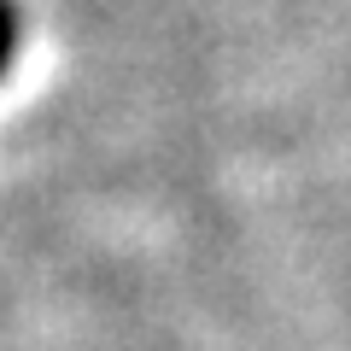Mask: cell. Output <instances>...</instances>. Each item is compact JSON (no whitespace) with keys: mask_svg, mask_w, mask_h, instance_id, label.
I'll return each mask as SVG.
<instances>
[{"mask_svg":"<svg viewBox=\"0 0 351 351\" xmlns=\"http://www.w3.org/2000/svg\"><path fill=\"white\" fill-rule=\"evenodd\" d=\"M18 59V12H12V0H0V76L12 71Z\"/></svg>","mask_w":351,"mask_h":351,"instance_id":"1","label":"cell"}]
</instances>
